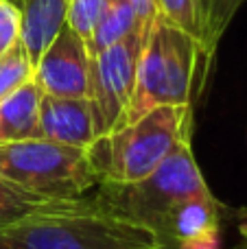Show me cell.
Here are the masks:
<instances>
[{"instance_id": "obj_1", "label": "cell", "mask_w": 247, "mask_h": 249, "mask_svg": "<svg viewBox=\"0 0 247 249\" xmlns=\"http://www.w3.org/2000/svg\"><path fill=\"white\" fill-rule=\"evenodd\" d=\"M94 199L147 228L162 249H217L221 241L226 206L206 184L191 138L179 140L142 181H101Z\"/></svg>"}, {"instance_id": "obj_2", "label": "cell", "mask_w": 247, "mask_h": 249, "mask_svg": "<svg viewBox=\"0 0 247 249\" xmlns=\"http://www.w3.org/2000/svg\"><path fill=\"white\" fill-rule=\"evenodd\" d=\"M0 249H162L140 223L94 197L53 199L0 230Z\"/></svg>"}, {"instance_id": "obj_3", "label": "cell", "mask_w": 247, "mask_h": 249, "mask_svg": "<svg viewBox=\"0 0 247 249\" xmlns=\"http://www.w3.org/2000/svg\"><path fill=\"white\" fill-rule=\"evenodd\" d=\"M201 59H206L201 44L193 35L169 24L160 16L153 18L136 66V86L125 124L162 105L193 107Z\"/></svg>"}, {"instance_id": "obj_4", "label": "cell", "mask_w": 247, "mask_h": 249, "mask_svg": "<svg viewBox=\"0 0 247 249\" xmlns=\"http://www.w3.org/2000/svg\"><path fill=\"white\" fill-rule=\"evenodd\" d=\"M191 105H162L94 142L90 151L103 177L101 181L136 184L151 175L177 142L191 138Z\"/></svg>"}, {"instance_id": "obj_5", "label": "cell", "mask_w": 247, "mask_h": 249, "mask_svg": "<svg viewBox=\"0 0 247 249\" xmlns=\"http://www.w3.org/2000/svg\"><path fill=\"white\" fill-rule=\"evenodd\" d=\"M0 179L44 199H79L103 177L90 149L29 138L0 144Z\"/></svg>"}, {"instance_id": "obj_6", "label": "cell", "mask_w": 247, "mask_h": 249, "mask_svg": "<svg viewBox=\"0 0 247 249\" xmlns=\"http://www.w3.org/2000/svg\"><path fill=\"white\" fill-rule=\"evenodd\" d=\"M149 22L127 35L123 42L90 57L88 101L94 116L96 142L112 136L125 124L136 86V66L142 51Z\"/></svg>"}, {"instance_id": "obj_7", "label": "cell", "mask_w": 247, "mask_h": 249, "mask_svg": "<svg viewBox=\"0 0 247 249\" xmlns=\"http://www.w3.org/2000/svg\"><path fill=\"white\" fill-rule=\"evenodd\" d=\"M33 79L46 96L86 99L90 79L88 42L64 24L33 66Z\"/></svg>"}, {"instance_id": "obj_8", "label": "cell", "mask_w": 247, "mask_h": 249, "mask_svg": "<svg viewBox=\"0 0 247 249\" xmlns=\"http://www.w3.org/2000/svg\"><path fill=\"white\" fill-rule=\"evenodd\" d=\"M37 138L74 149H92L96 142L92 105L86 99L44 94L37 118Z\"/></svg>"}, {"instance_id": "obj_9", "label": "cell", "mask_w": 247, "mask_h": 249, "mask_svg": "<svg viewBox=\"0 0 247 249\" xmlns=\"http://www.w3.org/2000/svg\"><path fill=\"white\" fill-rule=\"evenodd\" d=\"M22 33L20 42L29 55L31 66L37 64L46 46L66 24L68 0H20Z\"/></svg>"}, {"instance_id": "obj_10", "label": "cell", "mask_w": 247, "mask_h": 249, "mask_svg": "<svg viewBox=\"0 0 247 249\" xmlns=\"http://www.w3.org/2000/svg\"><path fill=\"white\" fill-rule=\"evenodd\" d=\"M44 92L35 79L0 101V144L37 138V118Z\"/></svg>"}, {"instance_id": "obj_11", "label": "cell", "mask_w": 247, "mask_h": 249, "mask_svg": "<svg viewBox=\"0 0 247 249\" xmlns=\"http://www.w3.org/2000/svg\"><path fill=\"white\" fill-rule=\"evenodd\" d=\"M142 22L127 0H105V7L101 11L99 20L94 24L90 39H88V53L90 57L103 53L105 48L123 42L127 35H131L136 29H140Z\"/></svg>"}, {"instance_id": "obj_12", "label": "cell", "mask_w": 247, "mask_h": 249, "mask_svg": "<svg viewBox=\"0 0 247 249\" xmlns=\"http://www.w3.org/2000/svg\"><path fill=\"white\" fill-rule=\"evenodd\" d=\"M247 0H197V20H199V44L206 61L212 59L219 42L232 18Z\"/></svg>"}, {"instance_id": "obj_13", "label": "cell", "mask_w": 247, "mask_h": 249, "mask_svg": "<svg viewBox=\"0 0 247 249\" xmlns=\"http://www.w3.org/2000/svg\"><path fill=\"white\" fill-rule=\"evenodd\" d=\"M48 201H53V199H44L39 195L26 193V190L0 179V230L24 219L26 214L35 212Z\"/></svg>"}, {"instance_id": "obj_14", "label": "cell", "mask_w": 247, "mask_h": 249, "mask_svg": "<svg viewBox=\"0 0 247 249\" xmlns=\"http://www.w3.org/2000/svg\"><path fill=\"white\" fill-rule=\"evenodd\" d=\"M31 79H33V66H31L22 42H18L0 57V101L13 94Z\"/></svg>"}, {"instance_id": "obj_15", "label": "cell", "mask_w": 247, "mask_h": 249, "mask_svg": "<svg viewBox=\"0 0 247 249\" xmlns=\"http://www.w3.org/2000/svg\"><path fill=\"white\" fill-rule=\"evenodd\" d=\"M158 16L169 24L186 31L199 42V20H197V0H156Z\"/></svg>"}, {"instance_id": "obj_16", "label": "cell", "mask_w": 247, "mask_h": 249, "mask_svg": "<svg viewBox=\"0 0 247 249\" xmlns=\"http://www.w3.org/2000/svg\"><path fill=\"white\" fill-rule=\"evenodd\" d=\"M103 7H105V0H68L66 24L88 42Z\"/></svg>"}, {"instance_id": "obj_17", "label": "cell", "mask_w": 247, "mask_h": 249, "mask_svg": "<svg viewBox=\"0 0 247 249\" xmlns=\"http://www.w3.org/2000/svg\"><path fill=\"white\" fill-rule=\"evenodd\" d=\"M22 16L20 7L9 0H0V57L20 42Z\"/></svg>"}, {"instance_id": "obj_18", "label": "cell", "mask_w": 247, "mask_h": 249, "mask_svg": "<svg viewBox=\"0 0 247 249\" xmlns=\"http://www.w3.org/2000/svg\"><path fill=\"white\" fill-rule=\"evenodd\" d=\"M127 2L136 9V13H138V18L142 22H151L158 16L156 0H127Z\"/></svg>"}, {"instance_id": "obj_19", "label": "cell", "mask_w": 247, "mask_h": 249, "mask_svg": "<svg viewBox=\"0 0 247 249\" xmlns=\"http://www.w3.org/2000/svg\"><path fill=\"white\" fill-rule=\"evenodd\" d=\"M241 219L245 221V223L241 225V232H243V236H245V241H247V210H243V212H241Z\"/></svg>"}, {"instance_id": "obj_20", "label": "cell", "mask_w": 247, "mask_h": 249, "mask_svg": "<svg viewBox=\"0 0 247 249\" xmlns=\"http://www.w3.org/2000/svg\"><path fill=\"white\" fill-rule=\"evenodd\" d=\"M236 249H247V241L243 243V245H241V247H236Z\"/></svg>"}, {"instance_id": "obj_21", "label": "cell", "mask_w": 247, "mask_h": 249, "mask_svg": "<svg viewBox=\"0 0 247 249\" xmlns=\"http://www.w3.org/2000/svg\"><path fill=\"white\" fill-rule=\"evenodd\" d=\"M9 2H13V4H20V0H9Z\"/></svg>"}]
</instances>
